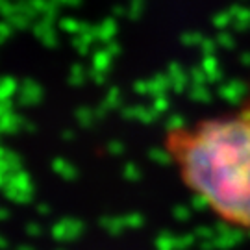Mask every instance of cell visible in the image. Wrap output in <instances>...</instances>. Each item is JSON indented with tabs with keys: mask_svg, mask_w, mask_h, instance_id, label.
<instances>
[{
	"mask_svg": "<svg viewBox=\"0 0 250 250\" xmlns=\"http://www.w3.org/2000/svg\"><path fill=\"white\" fill-rule=\"evenodd\" d=\"M163 146L182 184L221 223L250 232V95L228 113L170 126Z\"/></svg>",
	"mask_w": 250,
	"mask_h": 250,
	"instance_id": "obj_1",
	"label": "cell"
}]
</instances>
